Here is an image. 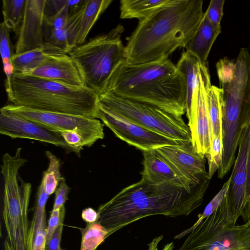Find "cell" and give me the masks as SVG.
Returning a JSON list of instances; mask_svg holds the SVG:
<instances>
[{"mask_svg":"<svg viewBox=\"0 0 250 250\" xmlns=\"http://www.w3.org/2000/svg\"><path fill=\"white\" fill-rule=\"evenodd\" d=\"M1 108L55 132L76 131L83 137L87 147L103 139L104 136V124L98 119L38 110L12 104Z\"/></svg>","mask_w":250,"mask_h":250,"instance_id":"cell-9","label":"cell"},{"mask_svg":"<svg viewBox=\"0 0 250 250\" xmlns=\"http://www.w3.org/2000/svg\"><path fill=\"white\" fill-rule=\"evenodd\" d=\"M250 144L249 125L244 130L239 141L238 152L230 174L228 193L230 210L237 220L242 217L246 223L250 218V207L246 199L247 156Z\"/></svg>","mask_w":250,"mask_h":250,"instance_id":"cell-12","label":"cell"},{"mask_svg":"<svg viewBox=\"0 0 250 250\" xmlns=\"http://www.w3.org/2000/svg\"><path fill=\"white\" fill-rule=\"evenodd\" d=\"M21 74L73 87L84 86L78 69L69 54H49L45 61L37 67Z\"/></svg>","mask_w":250,"mask_h":250,"instance_id":"cell-16","label":"cell"},{"mask_svg":"<svg viewBox=\"0 0 250 250\" xmlns=\"http://www.w3.org/2000/svg\"><path fill=\"white\" fill-rule=\"evenodd\" d=\"M248 223V224L250 226V219L249 220V221L248 222H247Z\"/></svg>","mask_w":250,"mask_h":250,"instance_id":"cell-41","label":"cell"},{"mask_svg":"<svg viewBox=\"0 0 250 250\" xmlns=\"http://www.w3.org/2000/svg\"><path fill=\"white\" fill-rule=\"evenodd\" d=\"M163 239V235H162L154 238L151 242L148 244L147 250H158V245ZM174 247V244L172 242L166 245L162 250H173Z\"/></svg>","mask_w":250,"mask_h":250,"instance_id":"cell-38","label":"cell"},{"mask_svg":"<svg viewBox=\"0 0 250 250\" xmlns=\"http://www.w3.org/2000/svg\"><path fill=\"white\" fill-rule=\"evenodd\" d=\"M221 32V26L213 25L204 13L195 33L185 48L186 51L207 64L212 46Z\"/></svg>","mask_w":250,"mask_h":250,"instance_id":"cell-18","label":"cell"},{"mask_svg":"<svg viewBox=\"0 0 250 250\" xmlns=\"http://www.w3.org/2000/svg\"><path fill=\"white\" fill-rule=\"evenodd\" d=\"M222 155V137L219 136L211 142L210 151L206 156L208 163V176L211 179L221 166Z\"/></svg>","mask_w":250,"mask_h":250,"instance_id":"cell-28","label":"cell"},{"mask_svg":"<svg viewBox=\"0 0 250 250\" xmlns=\"http://www.w3.org/2000/svg\"><path fill=\"white\" fill-rule=\"evenodd\" d=\"M112 0H86L80 22L77 45L84 43L88 33Z\"/></svg>","mask_w":250,"mask_h":250,"instance_id":"cell-20","label":"cell"},{"mask_svg":"<svg viewBox=\"0 0 250 250\" xmlns=\"http://www.w3.org/2000/svg\"><path fill=\"white\" fill-rule=\"evenodd\" d=\"M21 152L19 147L13 156L3 154L0 167L4 182L2 214L7 239L13 250H27L30 228L28 213L32 185L20 176V168L27 161L22 158Z\"/></svg>","mask_w":250,"mask_h":250,"instance_id":"cell-6","label":"cell"},{"mask_svg":"<svg viewBox=\"0 0 250 250\" xmlns=\"http://www.w3.org/2000/svg\"><path fill=\"white\" fill-rule=\"evenodd\" d=\"M26 0H2L3 22L18 35L25 8Z\"/></svg>","mask_w":250,"mask_h":250,"instance_id":"cell-24","label":"cell"},{"mask_svg":"<svg viewBox=\"0 0 250 250\" xmlns=\"http://www.w3.org/2000/svg\"><path fill=\"white\" fill-rule=\"evenodd\" d=\"M65 212L64 205L59 210L52 209L46 229V243L51 238L59 226L63 223Z\"/></svg>","mask_w":250,"mask_h":250,"instance_id":"cell-34","label":"cell"},{"mask_svg":"<svg viewBox=\"0 0 250 250\" xmlns=\"http://www.w3.org/2000/svg\"><path fill=\"white\" fill-rule=\"evenodd\" d=\"M0 111L1 134L12 139H27L47 143L72 151L60 133L49 130L1 108Z\"/></svg>","mask_w":250,"mask_h":250,"instance_id":"cell-14","label":"cell"},{"mask_svg":"<svg viewBox=\"0 0 250 250\" xmlns=\"http://www.w3.org/2000/svg\"><path fill=\"white\" fill-rule=\"evenodd\" d=\"M63 229V223L55 230L49 240L46 243L45 250H60V243Z\"/></svg>","mask_w":250,"mask_h":250,"instance_id":"cell-36","label":"cell"},{"mask_svg":"<svg viewBox=\"0 0 250 250\" xmlns=\"http://www.w3.org/2000/svg\"><path fill=\"white\" fill-rule=\"evenodd\" d=\"M5 250H13L10 243L7 239H6L4 243Z\"/></svg>","mask_w":250,"mask_h":250,"instance_id":"cell-40","label":"cell"},{"mask_svg":"<svg viewBox=\"0 0 250 250\" xmlns=\"http://www.w3.org/2000/svg\"><path fill=\"white\" fill-rule=\"evenodd\" d=\"M105 93L148 104L178 117L186 112V78L169 59L138 64L123 62L111 77Z\"/></svg>","mask_w":250,"mask_h":250,"instance_id":"cell-3","label":"cell"},{"mask_svg":"<svg viewBox=\"0 0 250 250\" xmlns=\"http://www.w3.org/2000/svg\"><path fill=\"white\" fill-rule=\"evenodd\" d=\"M81 216L87 224L95 223L99 218L98 212L91 208H87L83 210Z\"/></svg>","mask_w":250,"mask_h":250,"instance_id":"cell-37","label":"cell"},{"mask_svg":"<svg viewBox=\"0 0 250 250\" xmlns=\"http://www.w3.org/2000/svg\"><path fill=\"white\" fill-rule=\"evenodd\" d=\"M206 102L212 140L219 136H222L221 89L215 85H210L206 93Z\"/></svg>","mask_w":250,"mask_h":250,"instance_id":"cell-22","label":"cell"},{"mask_svg":"<svg viewBox=\"0 0 250 250\" xmlns=\"http://www.w3.org/2000/svg\"><path fill=\"white\" fill-rule=\"evenodd\" d=\"M49 195L45 192L42 184L39 187L37 194L35 212L31 221L37 226L41 222L45 214V205Z\"/></svg>","mask_w":250,"mask_h":250,"instance_id":"cell-30","label":"cell"},{"mask_svg":"<svg viewBox=\"0 0 250 250\" xmlns=\"http://www.w3.org/2000/svg\"><path fill=\"white\" fill-rule=\"evenodd\" d=\"M250 130V144L247 156V180L246 184V199L248 205L250 207V123L249 125Z\"/></svg>","mask_w":250,"mask_h":250,"instance_id":"cell-39","label":"cell"},{"mask_svg":"<svg viewBox=\"0 0 250 250\" xmlns=\"http://www.w3.org/2000/svg\"><path fill=\"white\" fill-rule=\"evenodd\" d=\"M230 183V177L223 184L222 188L207 205L203 212L198 215V219L189 228L174 236L175 239H180L188 234L197 225L205 218L212 214L222 203L227 196Z\"/></svg>","mask_w":250,"mask_h":250,"instance_id":"cell-27","label":"cell"},{"mask_svg":"<svg viewBox=\"0 0 250 250\" xmlns=\"http://www.w3.org/2000/svg\"><path fill=\"white\" fill-rule=\"evenodd\" d=\"M60 250H62V249H61Z\"/></svg>","mask_w":250,"mask_h":250,"instance_id":"cell-42","label":"cell"},{"mask_svg":"<svg viewBox=\"0 0 250 250\" xmlns=\"http://www.w3.org/2000/svg\"><path fill=\"white\" fill-rule=\"evenodd\" d=\"M45 155L48 160V166L43 173L41 184L50 196L55 192L62 177L60 172V160L48 150L45 151Z\"/></svg>","mask_w":250,"mask_h":250,"instance_id":"cell-26","label":"cell"},{"mask_svg":"<svg viewBox=\"0 0 250 250\" xmlns=\"http://www.w3.org/2000/svg\"><path fill=\"white\" fill-rule=\"evenodd\" d=\"M210 180L208 178L189 189L174 183L154 184L141 178L100 206L97 222L110 235L146 217L188 216L202 204Z\"/></svg>","mask_w":250,"mask_h":250,"instance_id":"cell-1","label":"cell"},{"mask_svg":"<svg viewBox=\"0 0 250 250\" xmlns=\"http://www.w3.org/2000/svg\"><path fill=\"white\" fill-rule=\"evenodd\" d=\"M48 54L43 48L15 54L11 59L14 73H25L34 69L45 61Z\"/></svg>","mask_w":250,"mask_h":250,"instance_id":"cell-23","label":"cell"},{"mask_svg":"<svg viewBox=\"0 0 250 250\" xmlns=\"http://www.w3.org/2000/svg\"><path fill=\"white\" fill-rule=\"evenodd\" d=\"M98 119L120 139L144 151L177 145L179 141L137 124L98 103Z\"/></svg>","mask_w":250,"mask_h":250,"instance_id":"cell-10","label":"cell"},{"mask_svg":"<svg viewBox=\"0 0 250 250\" xmlns=\"http://www.w3.org/2000/svg\"><path fill=\"white\" fill-rule=\"evenodd\" d=\"M200 61L191 53L184 51L176 64L177 69L185 76L187 86L186 112L190 109L194 90L199 82Z\"/></svg>","mask_w":250,"mask_h":250,"instance_id":"cell-19","label":"cell"},{"mask_svg":"<svg viewBox=\"0 0 250 250\" xmlns=\"http://www.w3.org/2000/svg\"><path fill=\"white\" fill-rule=\"evenodd\" d=\"M70 188L66 183L65 179L62 177L60 184L55 191V200L53 210H59L64 206L68 198Z\"/></svg>","mask_w":250,"mask_h":250,"instance_id":"cell-35","label":"cell"},{"mask_svg":"<svg viewBox=\"0 0 250 250\" xmlns=\"http://www.w3.org/2000/svg\"><path fill=\"white\" fill-rule=\"evenodd\" d=\"M228 194L221 205L188 234L177 250H250V226L237 225Z\"/></svg>","mask_w":250,"mask_h":250,"instance_id":"cell-7","label":"cell"},{"mask_svg":"<svg viewBox=\"0 0 250 250\" xmlns=\"http://www.w3.org/2000/svg\"><path fill=\"white\" fill-rule=\"evenodd\" d=\"M157 149L192 187L209 178L206 169V158L195 149L191 141H183L177 145Z\"/></svg>","mask_w":250,"mask_h":250,"instance_id":"cell-13","label":"cell"},{"mask_svg":"<svg viewBox=\"0 0 250 250\" xmlns=\"http://www.w3.org/2000/svg\"><path fill=\"white\" fill-rule=\"evenodd\" d=\"M10 29L3 22L0 24V52L3 65L11 63L14 55L10 38Z\"/></svg>","mask_w":250,"mask_h":250,"instance_id":"cell-29","label":"cell"},{"mask_svg":"<svg viewBox=\"0 0 250 250\" xmlns=\"http://www.w3.org/2000/svg\"><path fill=\"white\" fill-rule=\"evenodd\" d=\"M46 218L45 215L35 227L34 238L29 250H45L46 239Z\"/></svg>","mask_w":250,"mask_h":250,"instance_id":"cell-32","label":"cell"},{"mask_svg":"<svg viewBox=\"0 0 250 250\" xmlns=\"http://www.w3.org/2000/svg\"><path fill=\"white\" fill-rule=\"evenodd\" d=\"M4 84L13 105L98 119L99 95L85 86L75 87L16 73Z\"/></svg>","mask_w":250,"mask_h":250,"instance_id":"cell-4","label":"cell"},{"mask_svg":"<svg viewBox=\"0 0 250 250\" xmlns=\"http://www.w3.org/2000/svg\"><path fill=\"white\" fill-rule=\"evenodd\" d=\"M143 154L142 179L154 184L174 183L189 189L195 188L190 186L157 149L144 151Z\"/></svg>","mask_w":250,"mask_h":250,"instance_id":"cell-17","label":"cell"},{"mask_svg":"<svg viewBox=\"0 0 250 250\" xmlns=\"http://www.w3.org/2000/svg\"><path fill=\"white\" fill-rule=\"evenodd\" d=\"M60 134L72 151L77 154H79L81 150L85 146L83 137L76 131H64Z\"/></svg>","mask_w":250,"mask_h":250,"instance_id":"cell-33","label":"cell"},{"mask_svg":"<svg viewBox=\"0 0 250 250\" xmlns=\"http://www.w3.org/2000/svg\"><path fill=\"white\" fill-rule=\"evenodd\" d=\"M202 0H169L139 21L125 46V62L138 64L168 59L186 48L204 15Z\"/></svg>","mask_w":250,"mask_h":250,"instance_id":"cell-2","label":"cell"},{"mask_svg":"<svg viewBox=\"0 0 250 250\" xmlns=\"http://www.w3.org/2000/svg\"><path fill=\"white\" fill-rule=\"evenodd\" d=\"M224 2V0H212L204 12L209 21L215 26H221Z\"/></svg>","mask_w":250,"mask_h":250,"instance_id":"cell-31","label":"cell"},{"mask_svg":"<svg viewBox=\"0 0 250 250\" xmlns=\"http://www.w3.org/2000/svg\"><path fill=\"white\" fill-rule=\"evenodd\" d=\"M82 234L80 250H95L110 236L108 230L98 222L86 224L81 230Z\"/></svg>","mask_w":250,"mask_h":250,"instance_id":"cell-25","label":"cell"},{"mask_svg":"<svg viewBox=\"0 0 250 250\" xmlns=\"http://www.w3.org/2000/svg\"><path fill=\"white\" fill-rule=\"evenodd\" d=\"M120 24L107 33L77 45L68 54L75 62L84 86L98 95L104 93L115 70L125 60Z\"/></svg>","mask_w":250,"mask_h":250,"instance_id":"cell-5","label":"cell"},{"mask_svg":"<svg viewBox=\"0 0 250 250\" xmlns=\"http://www.w3.org/2000/svg\"><path fill=\"white\" fill-rule=\"evenodd\" d=\"M46 0H26L15 54L43 48V26Z\"/></svg>","mask_w":250,"mask_h":250,"instance_id":"cell-15","label":"cell"},{"mask_svg":"<svg viewBox=\"0 0 250 250\" xmlns=\"http://www.w3.org/2000/svg\"><path fill=\"white\" fill-rule=\"evenodd\" d=\"M169 0H121L120 18L122 19H145Z\"/></svg>","mask_w":250,"mask_h":250,"instance_id":"cell-21","label":"cell"},{"mask_svg":"<svg viewBox=\"0 0 250 250\" xmlns=\"http://www.w3.org/2000/svg\"><path fill=\"white\" fill-rule=\"evenodd\" d=\"M98 103L128 120L179 141H191L188 125L178 117L155 106L105 93Z\"/></svg>","mask_w":250,"mask_h":250,"instance_id":"cell-8","label":"cell"},{"mask_svg":"<svg viewBox=\"0 0 250 250\" xmlns=\"http://www.w3.org/2000/svg\"><path fill=\"white\" fill-rule=\"evenodd\" d=\"M199 74V82L186 116L193 146L198 153L206 157L210 151L212 141L206 102L207 91L211 85L207 63L200 62Z\"/></svg>","mask_w":250,"mask_h":250,"instance_id":"cell-11","label":"cell"}]
</instances>
